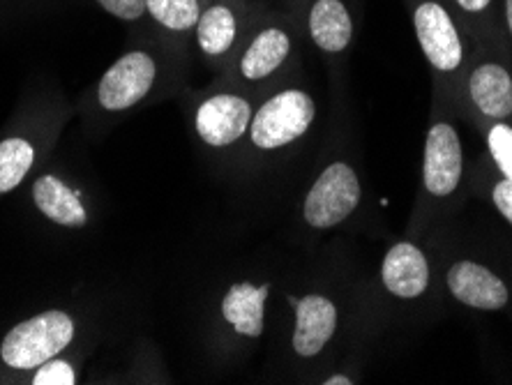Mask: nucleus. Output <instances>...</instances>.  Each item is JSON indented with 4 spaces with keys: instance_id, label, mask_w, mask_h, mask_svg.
I'll return each mask as SVG.
<instances>
[{
    "instance_id": "nucleus-1",
    "label": "nucleus",
    "mask_w": 512,
    "mask_h": 385,
    "mask_svg": "<svg viewBox=\"0 0 512 385\" xmlns=\"http://www.w3.org/2000/svg\"><path fill=\"white\" fill-rule=\"evenodd\" d=\"M77 337V321L65 309H47L21 321L0 344V358L19 372H35L44 362L58 358Z\"/></svg>"
},
{
    "instance_id": "nucleus-2",
    "label": "nucleus",
    "mask_w": 512,
    "mask_h": 385,
    "mask_svg": "<svg viewBox=\"0 0 512 385\" xmlns=\"http://www.w3.org/2000/svg\"><path fill=\"white\" fill-rule=\"evenodd\" d=\"M160 63L146 47L130 49L114 60L97 81L95 97L102 111L123 113L141 104L155 88Z\"/></svg>"
},
{
    "instance_id": "nucleus-3",
    "label": "nucleus",
    "mask_w": 512,
    "mask_h": 385,
    "mask_svg": "<svg viewBox=\"0 0 512 385\" xmlns=\"http://www.w3.org/2000/svg\"><path fill=\"white\" fill-rule=\"evenodd\" d=\"M314 116L316 104L305 90H282L252 116L250 139L261 150L284 148L310 130Z\"/></svg>"
},
{
    "instance_id": "nucleus-4",
    "label": "nucleus",
    "mask_w": 512,
    "mask_h": 385,
    "mask_svg": "<svg viewBox=\"0 0 512 385\" xmlns=\"http://www.w3.org/2000/svg\"><path fill=\"white\" fill-rule=\"evenodd\" d=\"M360 203V180L346 162H333L316 178L305 196L303 217L314 229L342 224Z\"/></svg>"
},
{
    "instance_id": "nucleus-5",
    "label": "nucleus",
    "mask_w": 512,
    "mask_h": 385,
    "mask_svg": "<svg viewBox=\"0 0 512 385\" xmlns=\"http://www.w3.org/2000/svg\"><path fill=\"white\" fill-rule=\"evenodd\" d=\"M252 107L245 97L220 93L203 100L194 118V127L203 143L213 148H224L236 143L250 130Z\"/></svg>"
},
{
    "instance_id": "nucleus-6",
    "label": "nucleus",
    "mask_w": 512,
    "mask_h": 385,
    "mask_svg": "<svg viewBox=\"0 0 512 385\" xmlns=\"http://www.w3.org/2000/svg\"><path fill=\"white\" fill-rule=\"evenodd\" d=\"M416 35L420 49L436 70L453 72L464 58L459 33L450 14L439 3H423L416 10Z\"/></svg>"
},
{
    "instance_id": "nucleus-7",
    "label": "nucleus",
    "mask_w": 512,
    "mask_h": 385,
    "mask_svg": "<svg viewBox=\"0 0 512 385\" xmlns=\"http://www.w3.org/2000/svg\"><path fill=\"white\" fill-rule=\"evenodd\" d=\"M423 178L434 196H448L457 190L462 178V146L455 127L448 123L434 125L427 134Z\"/></svg>"
},
{
    "instance_id": "nucleus-8",
    "label": "nucleus",
    "mask_w": 512,
    "mask_h": 385,
    "mask_svg": "<svg viewBox=\"0 0 512 385\" xmlns=\"http://www.w3.org/2000/svg\"><path fill=\"white\" fill-rule=\"evenodd\" d=\"M296 307V328H293V351L300 358H314L319 356L330 339L335 335L337 328V307L333 300L316 296L291 300Z\"/></svg>"
},
{
    "instance_id": "nucleus-9",
    "label": "nucleus",
    "mask_w": 512,
    "mask_h": 385,
    "mask_svg": "<svg viewBox=\"0 0 512 385\" xmlns=\"http://www.w3.org/2000/svg\"><path fill=\"white\" fill-rule=\"evenodd\" d=\"M448 289L459 303L476 309H501L508 303V286L473 261H459L450 268Z\"/></svg>"
},
{
    "instance_id": "nucleus-10",
    "label": "nucleus",
    "mask_w": 512,
    "mask_h": 385,
    "mask_svg": "<svg viewBox=\"0 0 512 385\" xmlns=\"http://www.w3.org/2000/svg\"><path fill=\"white\" fill-rule=\"evenodd\" d=\"M293 49L291 35L280 26H266L256 33L238 58V72L245 81H263L280 70Z\"/></svg>"
},
{
    "instance_id": "nucleus-11",
    "label": "nucleus",
    "mask_w": 512,
    "mask_h": 385,
    "mask_svg": "<svg viewBox=\"0 0 512 385\" xmlns=\"http://www.w3.org/2000/svg\"><path fill=\"white\" fill-rule=\"evenodd\" d=\"M33 203L49 222L63 226V229H84L88 224V210L79 192H74L54 173H44L35 180Z\"/></svg>"
},
{
    "instance_id": "nucleus-12",
    "label": "nucleus",
    "mask_w": 512,
    "mask_h": 385,
    "mask_svg": "<svg viewBox=\"0 0 512 385\" xmlns=\"http://www.w3.org/2000/svg\"><path fill=\"white\" fill-rule=\"evenodd\" d=\"M381 277L386 289L397 298L423 296L429 284L425 254L411 243H397L383 259Z\"/></svg>"
},
{
    "instance_id": "nucleus-13",
    "label": "nucleus",
    "mask_w": 512,
    "mask_h": 385,
    "mask_svg": "<svg viewBox=\"0 0 512 385\" xmlns=\"http://www.w3.org/2000/svg\"><path fill=\"white\" fill-rule=\"evenodd\" d=\"M270 286H254L250 282L233 284L222 300V316L229 326L245 337H261L263 316H266V300Z\"/></svg>"
},
{
    "instance_id": "nucleus-14",
    "label": "nucleus",
    "mask_w": 512,
    "mask_h": 385,
    "mask_svg": "<svg viewBox=\"0 0 512 385\" xmlns=\"http://www.w3.org/2000/svg\"><path fill=\"white\" fill-rule=\"evenodd\" d=\"M312 42L326 54H340L353 37V21L342 0H314L307 14Z\"/></svg>"
},
{
    "instance_id": "nucleus-15",
    "label": "nucleus",
    "mask_w": 512,
    "mask_h": 385,
    "mask_svg": "<svg viewBox=\"0 0 512 385\" xmlns=\"http://www.w3.org/2000/svg\"><path fill=\"white\" fill-rule=\"evenodd\" d=\"M197 44L203 56L222 58L238 40V14L227 3H213L201 12L194 28Z\"/></svg>"
},
{
    "instance_id": "nucleus-16",
    "label": "nucleus",
    "mask_w": 512,
    "mask_h": 385,
    "mask_svg": "<svg viewBox=\"0 0 512 385\" xmlns=\"http://www.w3.org/2000/svg\"><path fill=\"white\" fill-rule=\"evenodd\" d=\"M471 97L489 118H508L512 113V77L501 65H480L471 74Z\"/></svg>"
},
{
    "instance_id": "nucleus-17",
    "label": "nucleus",
    "mask_w": 512,
    "mask_h": 385,
    "mask_svg": "<svg viewBox=\"0 0 512 385\" xmlns=\"http://www.w3.org/2000/svg\"><path fill=\"white\" fill-rule=\"evenodd\" d=\"M201 0H146V17L169 33H190L197 28Z\"/></svg>"
},
{
    "instance_id": "nucleus-18",
    "label": "nucleus",
    "mask_w": 512,
    "mask_h": 385,
    "mask_svg": "<svg viewBox=\"0 0 512 385\" xmlns=\"http://www.w3.org/2000/svg\"><path fill=\"white\" fill-rule=\"evenodd\" d=\"M35 164V148L26 139L0 141V194H7L24 183Z\"/></svg>"
},
{
    "instance_id": "nucleus-19",
    "label": "nucleus",
    "mask_w": 512,
    "mask_h": 385,
    "mask_svg": "<svg viewBox=\"0 0 512 385\" xmlns=\"http://www.w3.org/2000/svg\"><path fill=\"white\" fill-rule=\"evenodd\" d=\"M489 150L503 176L512 180V127L494 125L489 132Z\"/></svg>"
},
{
    "instance_id": "nucleus-20",
    "label": "nucleus",
    "mask_w": 512,
    "mask_h": 385,
    "mask_svg": "<svg viewBox=\"0 0 512 385\" xmlns=\"http://www.w3.org/2000/svg\"><path fill=\"white\" fill-rule=\"evenodd\" d=\"M30 383L33 385H74L77 383V372H74V367L67 360L54 358L35 369V376Z\"/></svg>"
},
{
    "instance_id": "nucleus-21",
    "label": "nucleus",
    "mask_w": 512,
    "mask_h": 385,
    "mask_svg": "<svg viewBox=\"0 0 512 385\" xmlns=\"http://www.w3.org/2000/svg\"><path fill=\"white\" fill-rule=\"evenodd\" d=\"M109 17L123 24H137L146 17V0H95Z\"/></svg>"
},
{
    "instance_id": "nucleus-22",
    "label": "nucleus",
    "mask_w": 512,
    "mask_h": 385,
    "mask_svg": "<svg viewBox=\"0 0 512 385\" xmlns=\"http://www.w3.org/2000/svg\"><path fill=\"white\" fill-rule=\"evenodd\" d=\"M494 203L501 210V215L512 224V180L506 178L494 187Z\"/></svg>"
},
{
    "instance_id": "nucleus-23",
    "label": "nucleus",
    "mask_w": 512,
    "mask_h": 385,
    "mask_svg": "<svg viewBox=\"0 0 512 385\" xmlns=\"http://www.w3.org/2000/svg\"><path fill=\"white\" fill-rule=\"evenodd\" d=\"M455 3L466 12H483L492 0H455Z\"/></svg>"
},
{
    "instance_id": "nucleus-24",
    "label": "nucleus",
    "mask_w": 512,
    "mask_h": 385,
    "mask_svg": "<svg viewBox=\"0 0 512 385\" xmlns=\"http://www.w3.org/2000/svg\"><path fill=\"white\" fill-rule=\"evenodd\" d=\"M326 385H351V379H349V376L337 374V376H330V379L326 381Z\"/></svg>"
},
{
    "instance_id": "nucleus-25",
    "label": "nucleus",
    "mask_w": 512,
    "mask_h": 385,
    "mask_svg": "<svg viewBox=\"0 0 512 385\" xmlns=\"http://www.w3.org/2000/svg\"><path fill=\"white\" fill-rule=\"evenodd\" d=\"M506 14H508V26H510V33H512V0H506Z\"/></svg>"
}]
</instances>
